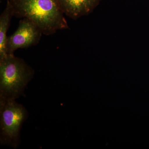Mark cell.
I'll list each match as a JSON object with an SVG mask.
<instances>
[{"instance_id":"6","label":"cell","mask_w":149,"mask_h":149,"mask_svg":"<svg viewBox=\"0 0 149 149\" xmlns=\"http://www.w3.org/2000/svg\"><path fill=\"white\" fill-rule=\"evenodd\" d=\"M13 16V11L8 2L0 16V60L8 55L6 51L7 33Z\"/></svg>"},{"instance_id":"5","label":"cell","mask_w":149,"mask_h":149,"mask_svg":"<svg viewBox=\"0 0 149 149\" xmlns=\"http://www.w3.org/2000/svg\"><path fill=\"white\" fill-rule=\"evenodd\" d=\"M102 0H57L63 12L73 19L91 13Z\"/></svg>"},{"instance_id":"3","label":"cell","mask_w":149,"mask_h":149,"mask_svg":"<svg viewBox=\"0 0 149 149\" xmlns=\"http://www.w3.org/2000/svg\"><path fill=\"white\" fill-rule=\"evenodd\" d=\"M1 144L13 148L17 146L22 125L27 116V112L15 100L0 99Z\"/></svg>"},{"instance_id":"2","label":"cell","mask_w":149,"mask_h":149,"mask_svg":"<svg viewBox=\"0 0 149 149\" xmlns=\"http://www.w3.org/2000/svg\"><path fill=\"white\" fill-rule=\"evenodd\" d=\"M34 74L32 67L14 54L0 60V99L18 98Z\"/></svg>"},{"instance_id":"4","label":"cell","mask_w":149,"mask_h":149,"mask_svg":"<svg viewBox=\"0 0 149 149\" xmlns=\"http://www.w3.org/2000/svg\"><path fill=\"white\" fill-rule=\"evenodd\" d=\"M43 33L37 25L30 19L23 18L19 21L17 29L8 37L7 55L14 54L15 51L36 45L39 43Z\"/></svg>"},{"instance_id":"1","label":"cell","mask_w":149,"mask_h":149,"mask_svg":"<svg viewBox=\"0 0 149 149\" xmlns=\"http://www.w3.org/2000/svg\"><path fill=\"white\" fill-rule=\"evenodd\" d=\"M17 18H27L44 35H49L69 26L57 0H7Z\"/></svg>"}]
</instances>
